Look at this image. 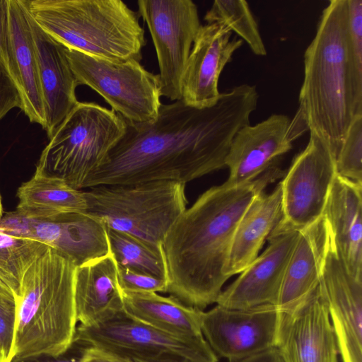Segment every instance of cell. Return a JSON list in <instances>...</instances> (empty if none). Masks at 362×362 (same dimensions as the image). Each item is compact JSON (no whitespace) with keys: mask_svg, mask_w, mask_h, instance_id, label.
Masks as SVG:
<instances>
[{"mask_svg":"<svg viewBox=\"0 0 362 362\" xmlns=\"http://www.w3.org/2000/svg\"><path fill=\"white\" fill-rule=\"evenodd\" d=\"M109 251L117 265L167 281V267L162 246L106 228Z\"/></svg>","mask_w":362,"mask_h":362,"instance_id":"484cf974","label":"cell"},{"mask_svg":"<svg viewBox=\"0 0 362 362\" xmlns=\"http://www.w3.org/2000/svg\"><path fill=\"white\" fill-rule=\"evenodd\" d=\"M48 247L36 240L0 229V281L11 290L15 298L25 272Z\"/></svg>","mask_w":362,"mask_h":362,"instance_id":"4316f807","label":"cell"},{"mask_svg":"<svg viewBox=\"0 0 362 362\" xmlns=\"http://www.w3.org/2000/svg\"><path fill=\"white\" fill-rule=\"evenodd\" d=\"M15 324V298L0 294V350L6 362H11Z\"/></svg>","mask_w":362,"mask_h":362,"instance_id":"1f68e13d","label":"cell"},{"mask_svg":"<svg viewBox=\"0 0 362 362\" xmlns=\"http://www.w3.org/2000/svg\"><path fill=\"white\" fill-rule=\"evenodd\" d=\"M275 348L282 362H339V350L318 285L293 309L282 312Z\"/></svg>","mask_w":362,"mask_h":362,"instance_id":"9a60e30c","label":"cell"},{"mask_svg":"<svg viewBox=\"0 0 362 362\" xmlns=\"http://www.w3.org/2000/svg\"><path fill=\"white\" fill-rule=\"evenodd\" d=\"M221 23L201 25L195 37L182 78V100L188 105L204 107L220 96L218 83L225 66L243 41Z\"/></svg>","mask_w":362,"mask_h":362,"instance_id":"e0dca14e","label":"cell"},{"mask_svg":"<svg viewBox=\"0 0 362 362\" xmlns=\"http://www.w3.org/2000/svg\"><path fill=\"white\" fill-rule=\"evenodd\" d=\"M139 15L146 23L158 59L160 95L182 99V78L201 27L191 0H139Z\"/></svg>","mask_w":362,"mask_h":362,"instance_id":"9c48e42d","label":"cell"},{"mask_svg":"<svg viewBox=\"0 0 362 362\" xmlns=\"http://www.w3.org/2000/svg\"><path fill=\"white\" fill-rule=\"evenodd\" d=\"M298 231L272 232L268 246L226 288L216 304L235 309L271 304L276 306Z\"/></svg>","mask_w":362,"mask_h":362,"instance_id":"2e32d148","label":"cell"},{"mask_svg":"<svg viewBox=\"0 0 362 362\" xmlns=\"http://www.w3.org/2000/svg\"><path fill=\"white\" fill-rule=\"evenodd\" d=\"M281 313L271 304L245 309L216 304L202 311V332L217 357L238 360L276 346Z\"/></svg>","mask_w":362,"mask_h":362,"instance_id":"7c38bea8","label":"cell"},{"mask_svg":"<svg viewBox=\"0 0 362 362\" xmlns=\"http://www.w3.org/2000/svg\"><path fill=\"white\" fill-rule=\"evenodd\" d=\"M337 175L331 148L310 132L306 147L296 156L280 182L282 216L272 232L299 231L322 217Z\"/></svg>","mask_w":362,"mask_h":362,"instance_id":"30bf717a","label":"cell"},{"mask_svg":"<svg viewBox=\"0 0 362 362\" xmlns=\"http://www.w3.org/2000/svg\"><path fill=\"white\" fill-rule=\"evenodd\" d=\"M74 344L124 355L175 356L192 362H218L204 337H177L136 321L123 310L92 325H79Z\"/></svg>","mask_w":362,"mask_h":362,"instance_id":"8fae6325","label":"cell"},{"mask_svg":"<svg viewBox=\"0 0 362 362\" xmlns=\"http://www.w3.org/2000/svg\"><path fill=\"white\" fill-rule=\"evenodd\" d=\"M362 114V64L347 29L346 0H332L304 54V76L296 112L337 156L354 118Z\"/></svg>","mask_w":362,"mask_h":362,"instance_id":"3957f363","label":"cell"},{"mask_svg":"<svg viewBox=\"0 0 362 362\" xmlns=\"http://www.w3.org/2000/svg\"><path fill=\"white\" fill-rule=\"evenodd\" d=\"M282 194L279 182L269 193L258 194L241 217L234 233L224 269L229 279L239 274L259 255L265 240L281 220Z\"/></svg>","mask_w":362,"mask_h":362,"instance_id":"603a6c76","label":"cell"},{"mask_svg":"<svg viewBox=\"0 0 362 362\" xmlns=\"http://www.w3.org/2000/svg\"><path fill=\"white\" fill-rule=\"evenodd\" d=\"M81 352L77 356H65L64 354L59 356H39L22 360H13L11 362H81Z\"/></svg>","mask_w":362,"mask_h":362,"instance_id":"d590c367","label":"cell"},{"mask_svg":"<svg viewBox=\"0 0 362 362\" xmlns=\"http://www.w3.org/2000/svg\"><path fill=\"white\" fill-rule=\"evenodd\" d=\"M6 0H0V120L12 109L21 107L17 86L8 69L5 52Z\"/></svg>","mask_w":362,"mask_h":362,"instance_id":"f546056e","label":"cell"},{"mask_svg":"<svg viewBox=\"0 0 362 362\" xmlns=\"http://www.w3.org/2000/svg\"><path fill=\"white\" fill-rule=\"evenodd\" d=\"M74 300L77 322L89 326L123 310L116 262L106 255L76 266Z\"/></svg>","mask_w":362,"mask_h":362,"instance_id":"7402d4cb","label":"cell"},{"mask_svg":"<svg viewBox=\"0 0 362 362\" xmlns=\"http://www.w3.org/2000/svg\"><path fill=\"white\" fill-rule=\"evenodd\" d=\"M81 362H192L175 356L144 357L115 354L102 349L85 347L82 349Z\"/></svg>","mask_w":362,"mask_h":362,"instance_id":"d6a6232c","label":"cell"},{"mask_svg":"<svg viewBox=\"0 0 362 362\" xmlns=\"http://www.w3.org/2000/svg\"><path fill=\"white\" fill-rule=\"evenodd\" d=\"M66 54L78 85L98 93L124 120L156 119L162 105L158 74L135 60L111 61L67 48Z\"/></svg>","mask_w":362,"mask_h":362,"instance_id":"ba28073f","label":"cell"},{"mask_svg":"<svg viewBox=\"0 0 362 362\" xmlns=\"http://www.w3.org/2000/svg\"><path fill=\"white\" fill-rule=\"evenodd\" d=\"M0 362H6V358H4L2 352L0 350Z\"/></svg>","mask_w":362,"mask_h":362,"instance_id":"74e56055","label":"cell"},{"mask_svg":"<svg viewBox=\"0 0 362 362\" xmlns=\"http://www.w3.org/2000/svg\"><path fill=\"white\" fill-rule=\"evenodd\" d=\"M84 191L86 213L110 229L158 246L187 209L185 184L156 180L98 185Z\"/></svg>","mask_w":362,"mask_h":362,"instance_id":"8992f818","label":"cell"},{"mask_svg":"<svg viewBox=\"0 0 362 362\" xmlns=\"http://www.w3.org/2000/svg\"><path fill=\"white\" fill-rule=\"evenodd\" d=\"M228 362H282L276 349L272 348L255 355Z\"/></svg>","mask_w":362,"mask_h":362,"instance_id":"e575fe53","label":"cell"},{"mask_svg":"<svg viewBox=\"0 0 362 362\" xmlns=\"http://www.w3.org/2000/svg\"><path fill=\"white\" fill-rule=\"evenodd\" d=\"M0 294L9 297L15 298L13 293L11 291V290L5 286L2 282L0 281Z\"/></svg>","mask_w":362,"mask_h":362,"instance_id":"8d00e7d4","label":"cell"},{"mask_svg":"<svg viewBox=\"0 0 362 362\" xmlns=\"http://www.w3.org/2000/svg\"><path fill=\"white\" fill-rule=\"evenodd\" d=\"M5 52L21 98L20 109L30 122L46 124L35 47L25 0H6Z\"/></svg>","mask_w":362,"mask_h":362,"instance_id":"ac0fdd59","label":"cell"},{"mask_svg":"<svg viewBox=\"0 0 362 362\" xmlns=\"http://www.w3.org/2000/svg\"><path fill=\"white\" fill-rule=\"evenodd\" d=\"M307 130L297 116L291 119L283 114L244 126L235 135L226 158L229 176L226 182L240 185L256 179L290 151L293 142Z\"/></svg>","mask_w":362,"mask_h":362,"instance_id":"4fadbf2b","label":"cell"},{"mask_svg":"<svg viewBox=\"0 0 362 362\" xmlns=\"http://www.w3.org/2000/svg\"><path fill=\"white\" fill-rule=\"evenodd\" d=\"M26 8L37 59L46 119L45 130L49 138L78 103L76 95L78 83L66 48L42 30L27 6Z\"/></svg>","mask_w":362,"mask_h":362,"instance_id":"d6986e66","label":"cell"},{"mask_svg":"<svg viewBox=\"0 0 362 362\" xmlns=\"http://www.w3.org/2000/svg\"><path fill=\"white\" fill-rule=\"evenodd\" d=\"M319 288L342 362H362V280L347 269L331 233Z\"/></svg>","mask_w":362,"mask_h":362,"instance_id":"5bb4252c","label":"cell"},{"mask_svg":"<svg viewBox=\"0 0 362 362\" xmlns=\"http://www.w3.org/2000/svg\"><path fill=\"white\" fill-rule=\"evenodd\" d=\"M123 312L129 317L169 334L184 339L203 338V310L173 296L156 292L122 291Z\"/></svg>","mask_w":362,"mask_h":362,"instance_id":"cb8c5ba5","label":"cell"},{"mask_svg":"<svg viewBox=\"0 0 362 362\" xmlns=\"http://www.w3.org/2000/svg\"><path fill=\"white\" fill-rule=\"evenodd\" d=\"M337 174L362 184V114L351 122L336 156Z\"/></svg>","mask_w":362,"mask_h":362,"instance_id":"f1b7e54d","label":"cell"},{"mask_svg":"<svg viewBox=\"0 0 362 362\" xmlns=\"http://www.w3.org/2000/svg\"><path fill=\"white\" fill-rule=\"evenodd\" d=\"M17 197V212L29 219L53 221L66 214L85 213L87 208L84 190L37 171L19 187Z\"/></svg>","mask_w":362,"mask_h":362,"instance_id":"d4e9b609","label":"cell"},{"mask_svg":"<svg viewBox=\"0 0 362 362\" xmlns=\"http://www.w3.org/2000/svg\"><path fill=\"white\" fill-rule=\"evenodd\" d=\"M329 239L324 215L298 231L276 304L281 312L293 309L318 285Z\"/></svg>","mask_w":362,"mask_h":362,"instance_id":"ffe728a7","label":"cell"},{"mask_svg":"<svg viewBox=\"0 0 362 362\" xmlns=\"http://www.w3.org/2000/svg\"><path fill=\"white\" fill-rule=\"evenodd\" d=\"M125 120L95 103L78 102L49 138L35 171L83 189L123 135Z\"/></svg>","mask_w":362,"mask_h":362,"instance_id":"52a82bcc","label":"cell"},{"mask_svg":"<svg viewBox=\"0 0 362 362\" xmlns=\"http://www.w3.org/2000/svg\"><path fill=\"white\" fill-rule=\"evenodd\" d=\"M2 214H3V209H2V204H1V196H0V221L2 218Z\"/></svg>","mask_w":362,"mask_h":362,"instance_id":"f35d334b","label":"cell"},{"mask_svg":"<svg viewBox=\"0 0 362 362\" xmlns=\"http://www.w3.org/2000/svg\"><path fill=\"white\" fill-rule=\"evenodd\" d=\"M76 265L49 247L28 268L16 301L11 361L59 356L74 345Z\"/></svg>","mask_w":362,"mask_h":362,"instance_id":"277c9868","label":"cell"},{"mask_svg":"<svg viewBox=\"0 0 362 362\" xmlns=\"http://www.w3.org/2000/svg\"><path fill=\"white\" fill-rule=\"evenodd\" d=\"M323 215L347 269L362 280V184L337 175Z\"/></svg>","mask_w":362,"mask_h":362,"instance_id":"44dd1931","label":"cell"},{"mask_svg":"<svg viewBox=\"0 0 362 362\" xmlns=\"http://www.w3.org/2000/svg\"><path fill=\"white\" fill-rule=\"evenodd\" d=\"M36 23L69 49L115 62H141L139 15L120 0H25Z\"/></svg>","mask_w":362,"mask_h":362,"instance_id":"5b68a950","label":"cell"},{"mask_svg":"<svg viewBox=\"0 0 362 362\" xmlns=\"http://www.w3.org/2000/svg\"><path fill=\"white\" fill-rule=\"evenodd\" d=\"M204 19L206 23L224 25L245 41L255 55H267L257 22L246 1L215 0Z\"/></svg>","mask_w":362,"mask_h":362,"instance_id":"83f0119b","label":"cell"},{"mask_svg":"<svg viewBox=\"0 0 362 362\" xmlns=\"http://www.w3.org/2000/svg\"><path fill=\"white\" fill-rule=\"evenodd\" d=\"M347 29L354 55L362 64V0H346Z\"/></svg>","mask_w":362,"mask_h":362,"instance_id":"836d02e7","label":"cell"},{"mask_svg":"<svg viewBox=\"0 0 362 362\" xmlns=\"http://www.w3.org/2000/svg\"><path fill=\"white\" fill-rule=\"evenodd\" d=\"M258 99L256 86L245 83L221 93L210 106L196 107L180 100L162 104L152 121L125 120L123 135L83 189L156 180L186 185L224 168L232 141L250 124Z\"/></svg>","mask_w":362,"mask_h":362,"instance_id":"6da1fadb","label":"cell"},{"mask_svg":"<svg viewBox=\"0 0 362 362\" xmlns=\"http://www.w3.org/2000/svg\"><path fill=\"white\" fill-rule=\"evenodd\" d=\"M285 173L275 163L252 181L209 188L187 207L162 245L165 293L202 310L216 303L228 279L224 269L241 217L253 199Z\"/></svg>","mask_w":362,"mask_h":362,"instance_id":"7a4b0ae2","label":"cell"},{"mask_svg":"<svg viewBox=\"0 0 362 362\" xmlns=\"http://www.w3.org/2000/svg\"><path fill=\"white\" fill-rule=\"evenodd\" d=\"M117 267L118 283L121 290L133 292L165 293L167 288L165 279L136 272L117 264Z\"/></svg>","mask_w":362,"mask_h":362,"instance_id":"4dcf8cb0","label":"cell"}]
</instances>
